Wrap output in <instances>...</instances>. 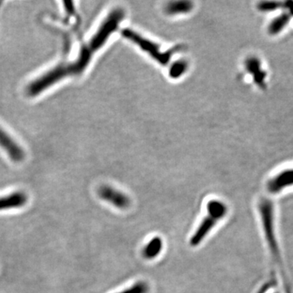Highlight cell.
I'll list each match as a JSON object with an SVG mask.
<instances>
[{
  "instance_id": "cell-11",
  "label": "cell",
  "mask_w": 293,
  "mask_h": 293,
  "mask_svg": "<svg viewBox=\"0 0 293 293\" xmlns=\"http://www.w3.org/2000/svg\"><path fill=\"white\" fill-rule=\"evenodd\" d=\"M193 4L190 1H175L168 4L165 12L169 15L184 14L192 10Z\"/></svg>"
},
{
  "instance_id": "cell-1",
  "label": "cell",
  "mask_w": 293,
  "mask_h": 293,
  "mask_svg": "<svg viewBox=\"0 0 293 293\" xmlns=\"http://www.w3.org/2000/svg\"><path fill=\"white\" fill-rule=\"evenodd\" d=\"M275 208L269 200L262 199L258 203V211L261 217V225L267 246L271 253V257L277 265L279 271H283V261L281 253L277 241L276 230H275Z\"/></svg>"
},
{
  "instance_id": "cell-15",
  "label": "cell",
  "mask_w": 293,
  "mask_h": 293,
  "mask_svg": "<svg viewBox=\"0 0 293 293\" xmlns=\"http://www.w3.org/2000/svg\"><path fill=\"white\" fill-rule=\"evenodd\" d=\"M281 3L279 2H261L258 4V9L261 12H270V11L276 10L281 6Z\"/></svg>"
},
{
  "instance_id": "cell-7",
  "label": "cell",
  "mask_w": 293,
  "mask_h": 293,
  "mask_svg": "<svg viewBox=\"0 0 293 293\" xmlns=\"http://www.w3.org/2000/svg\"><path fill=\"white\" fill-rule=\"evenodd\" d=\"M0 146L4 149L11 160L16 162L23 161L25 153L22 148L0 127Z\"/></svg>"
},
{
  "instance_id": "cell-18",
  "label": "cell",
  "mask_w": 293,
  "mask_h": 293,
  "mask_svg": "<svg viewBox=\"0 0 293 293\" xmlns=\"http://www.w3.org/2000/svg\"><path fill=\"white\" fill-rule=\"evenodd\" d=\"M286 8L289 10L290 13L293 16V1H287L285 3Z\"/></svg>"
},
{
  "instance_id": "cell-17",
  "label": "cell",
  "mask_w": 293,
  "mask_h": 293,
  "mask_svg": "<svg viewBox=\"0 0 293 293\" xmlns=\"http://www.w3.org/2000/svg\"><path fill=\"white\" fill-rule=\"evenodd\" d=\"M271 286H272V283H265V285L262 286L257 293H265L271 288Z\"/></svg>"
},
{
  "instance_id": "cell-4",
  "label": "cell",
  "mask_w": 293,
  "mask_h": 293,
  "mask_svg": "<svg viewBox=\"0 0 293 293\" xmlns=\"http://www.w3.org/2000/svg\"><path fill=\"white\" fill-rule=\"evenodd\" d=\"M123 36L127 38L129 40L134 42L135 44L138 45L142 50L146 52L148 54L150 55L151 57H153L155 60H157V62L160 64L165 65L167 63L169 62L170 60L172 55H173V51H167L165 53H162L160 50L158 45L156 44L155 42H152L146 38H143L141 36L140 34H137L135 31L130 29H125L121 32Z\"/></svg>"
},
{
  "instance_id": "cell-8",
  "label": "cell",
  "mask_w": 293,
  "mask_h": 293,
  "mask_svg": "<svg viewBox=\"0 0 293 293\" xmlns=\"http://www.w3.org/2000/svg\"><path fill=\"white\" fill-rule=\"evenodd\" d=\"M27 202V197L26 194L16 191L5 197H0V211L20 208L24 206Z\"/></svg>"
},
{
  "instance_id": "cell-12",
  "label": "cell",
  "mask_w": 293,
  "mask_h": 293,
  "mask_svg": "<svg viewBox=\"0 0 293 293\" xmlns=\"http://www.w3.org/2000/svg\"><path fill=\"white\" fill-rule=\"evenodd\" d=\"M290 20V16L288 14H282L276 18L274 19L269 25V31L271 34H277L281 32L283 29L285 28L286 26L288 24Z\"/></svg>"
},
{
  "instance_id": "cell-3",
  "label": "cell",
  "mask_w": 293,
  "mask_h": 293,
  "mask_svg": "<svg viewBox=\"0 0 293 293\" xmlns=\"http://www.w3.org/2000/svg\"><path fill=\"white\" fill-rule=\"evenodd\" d=\"M124 17L125 12L121 8H116L112 11L83 48L93 57V55L106 43L109 37L117 30Z\"/></svg>"
},
{
  "instance_id": "cell-13",
  "label": "cell",
  "mask_w": 293,
  "mask_h": 293,
  "mask_svg": "<svg viewBox=\"0 0 293 293\" xmlns=\"http://www.w3.org/2000/svg\"><path fill=\"white\" fill-rule=\"evenodd\" d=\"M187 68V63L184 60H179L174 63L169 69V75L174 79H177L186 72Z\"/></svg>"
},
{
  "instance_id": "cell-14",
  "label": "cell",
  "mask_w": 293,
  "mask_h": 293,
  "mask_svg": "<svg viewBox=\"0 0 293 293\" xmlns=\"http://www.w3.org/2000/svg\"><path fill=\"white\" fill-rule=\"evenodd\" d=\"M149 291V284L146 282L139 281L118 293H148Z\"/></svg>"
},
{
  "instance_id": "cell-5",
  "label": "cell",
  "mask_w": 293,
  "mask_h": 293,
  "mask_svg": "<svg viewBox=\"0 0 293 293\" xmlns=\"http://www.w3.org/2000/svg\"><path fill=\"white\" fill-rule=\"evenodd\" d=\"M98 194L103 201H106L117 209L125 210L131 207V201L129 197L111 186L105 185L100 187Z\"/></svg>"
},
{
  "instance_id": "cell-2",
  "label": "cell",
  "mask_w": 293,
  "mask_h": 293,
  "mask_svg": "<svg viewBox=\"0 0 293 293\" xmlns=\"http://www.w3.org/2000/svg\"><path fill=\"white\" fill-rule=\"evenodd\" d=\"M206 208V217H204L190 239V245L193 247L202 243L207 235L210 233L221 219L225 217L228 212L227 205L218 200H211L207 203Z\"/></svg>"
},
{
  "instance_id": "cell-16",
  "label": "cell",
  "mask_w": 293,
  "mask_h": 293,
  "mask_svg": "<svg viewBox=\"0 0 293 293\" xmlns=\"http://www.w3.org/2000/svg\"><path fill=\"white\" fill-rule=\"evenodd\" d=\"M64 5L65 10L69 14H72L75 12V8L74 6V3L71 2V1H66V2H64Z\"/></svg>"
},
{
  "instance_id": "cell-6",
  "label": "cell",
  "mask_w": 293,
  "mask_h": 293,
  "mask_svg": "<svg viewBox=\"0 0 293 293\" xmlns=\"http://www.w3.org/2000/svg\"><path fill=\"white\" fill-rule=\"evenodd\" d=\"M291 187H293V168L279 172L266 184L267 190L271 194H278Z\"/></svg>"
},
{
  "instance_id": "cell-10",
  "label": "cell",
  "mask_w": 293,
  "mask_h": 293,
  "mask_svg": "<svg viewBox=\"0 0 293 293\" xmlns=\"http://www.w3.org/2000/svg\"><path fill=\"white\" fill-rule=\"evenodd\" d=\"M245 65H246L247 70L253 75L256 83L259 84L260 86L263 84L265 74L261 69V63H260L259 60L256 57H250L246 60Z\"/></svg>"
},
{
  "instance_id": "cell-9",
  "label": "cell",
  "mask_w": 293,
  "mask_h": 293,
  "mask_svg": "<svg viewBox=\"0 0 293 293\" xmlns=\"http://www.w3.org/2000/svg\"><path fill=\"white\" fill-rule=\"evenodd\" d=\"M162 249V239L158 236L153 237L145 245L142 250V255L146 260H153L160 255Z\"/></svg>"
}]
</instances>
